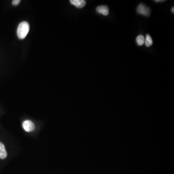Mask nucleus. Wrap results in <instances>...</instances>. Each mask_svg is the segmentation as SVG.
Here are the masks:
<instances>
[{
	"label": "nucleus",
	"mask_w": 174,
	"mask_h": 174,
	"mask_svg": "<svg viewBox=\"0 0 174 174\" xmlns=\"http://www.w3.org/2000/svg\"><path fill=\"white\" fill-rule=\"evenodd\" d=\"M30 30V25L27 21H22L18 25L17 34L18 38L23 39L26 37Z\"/></svg>",
	"instance_id": "1"
},
{
	"label": "nucleus",
	"mask_w": 174,
	"mask_h": 174,
	"mask_svg": "<svg viewBox=\"0 0 174 174\" xmlns=\"http://www.w3.org/2000/svg\"><path fill=\"white\" fill-rule=\"evenodd\" d=\"M137 12L138 13L141 15H144L146 17H149L150 15V9L146 5L141 4L137 7Z\"/></svg>",
	"instance_id": "2"
},
{
	"label": "nucleus",
	"mask_w": 174,
	"mask_h": 174,
	"mask_svg": "<svg viewBox=\"0 0 174 174\" xmlns=\"http://www.w3.org/2000/svg\"><path fill=\"white\" fill-rule=\"evenodd\" d=\"M22 126L25 131L31 132L35 129V125L32 121L26 120L22 123Z\"/></svg>",
	"instance_id": "3"
},
{
	"label": "nucleus",
	"mask_w": 174,
	"mask_h": 174,
	"mask_svg": "<svg viewBox=\"0 0 174 174\" xmlns=\"http://www.w3.org/2000/svg\"><path fill=\"white\" fill-rule=\"evenodd\" d=\"M96 11L99 14L107 16L109 14V8L106 6H99L96 8Z\"/></svg>",
	"instance_id": "4"
},
{
	"label": "nucleus",
	"mask_w": 174,
	"mask_h": 174,
	"mask_svg": "<svg viewBox=\"0 0 174 174\" xmlns=\"http://www.w3.org/2000/svg\"><path fill=\"white\" fill-rule=\"evenodd\" d=\"M71 4L75 6L77 8H82L84 7L86 1L84 0H71L70 1Z\"/></svg>",
	"instance_id": "5"
},
{
	"label": "nucleus",
	"mask_w": 174,
	"mask_h": 174,
	"mask_svg": "<svg viewBox=\"0 0 174 174\" xmlns=\"http://www.w3.org/2000/svg\"><path fill=\"white\" fill-rule=\"evenodd\" d=\"M7 156V152L6 149L4 145L0 142V159H4Z\"/></svg>",
	"instance_id": "6"
},
{
	"label": "nucleus",
	"mask_w": 174,
	"mask_h": 174,
	"mask_svg": "<svg viewBox=\"0 0 174 174\" xmlns=\"http://www.w3.org/2000/svg\"><path fill=\"white\" fill-rule=\"evenodd\" d=\"M144 44L147 47H150L153 44V39L149 34L146 35Z\"/></svg>",
	"instance_id": "7"
},
{
	"label": "nucleus",
	"mask_w": 174,
	"mask_h": 174,
	"mask_svg": "<svg viewBox=\"0 0 174 174\" xmlns=\"http://www.w3.org/2000/svg\"><path fill=\"white\" fill-rule=\"evenodd\" d=\"M145 38L143 35H138L136 39V41H137V44L138 46H143L145 43Z\"/></svg>",
	"instance_id": "8"
},
{
	"label": "nucleus",
	"mask_w": 174,
	"mask_h": 174,
	"mask_svg": "<svg viewBox=\"0 0 174 174\" xmlns=\"http://www.w3.org/2000/svg\"><path fill=\"white\" fill-rule=\"evenodd\" d=\"M21 2V1L20 0H14L12 1V5L15 6H17V5H19Z\"/></svg>",
	"instance_id": "9"
},
{
	"label": "nucleus",
	"mask_w": 174,
	"mask_h": 174,
	"mask_svg": "<svg viewBox=\"0 0 174 174\" xmlns=\"http://www.w3.org/2000/svg\"><path fill=\"white\" fill-rule=\"evenodd\" d=\"M155 2H164V1H154Z\"/></svg>",
	"instance_id": "10"
},
{
	"label": "nucleus",
	"mask_w": 174,
	"mask_h": 174,
	"mask_svg": "<svg viewBox=\"0 0 174 174\" xmlns=\"http://www.w3.org/2000/svg\"><path fill=\"white\" fill-rule=\"evenodd\" d=\"M171 11H172V13H174V6H173V7H172V10H171Z\"/></svg>",
	"instance_id": "11"
}]
</instances>
